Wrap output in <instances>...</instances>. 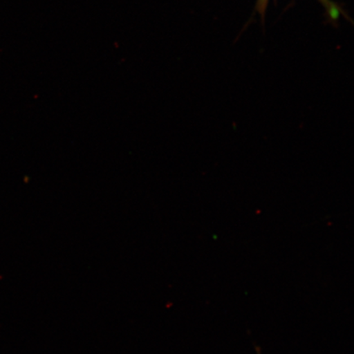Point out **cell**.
<instances>
[{
	"label": "cell",
	"instance_id": "6da1fadb",
	"mask_svg": "<svg viewBox=\"0 0 354 354\" xmlns=\"http://www.w3.org/2000/svg\"><path fill=\"white\" fill-rule=\"evenodd\" d=\"M261 1H262V2H263V1H265V0H261Z\"/></svg>",
	"mask_w": 354,
	"mask_h": 354
}]
</instances>
